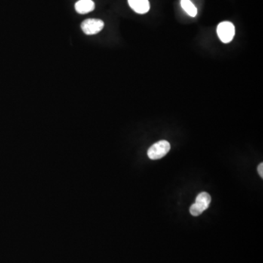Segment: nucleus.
Returning a JSON list of instances; mask_svg holds the SVG:
<instances>
[{
	"label": "nucleus",
	"mask_w": 263,
	"mask_h": 263,
	"mask_svg": "<svg viewBox=\"0 0 263 263\" xmlns=\"http://www.w3.org/2000/svg\"><path fill=\"white\" fill-rule=\"evenodd\" d=\"M212 201L210 194L207 192H201L195 199V203L191 205L190 212L192 216H197L208 209Z\"/></svg>",
	"instance_id": "obj_1"
},
{
	"label": "nucleus",
	"mask_w": 263,
	"mask_h": 263,
	"mask_svg": "<svg viewBox=\"0 0 263 263\" xmlns=\"http://www.w3.org/2000/svg\"><path fill=\"white\" fill-rule=\"evenodd\" d=\"M170 150V144L167 141H160L153 144L148 150V157L156 160L164 157Z\"/></svg>",
	"instance_id": "obj_2"
},
{
	"label": "nucleus",
	"mask_w": 263,
	"mask_h": 263,
	"mask_svg": "<svg viewBox=\"0 0 263 263\" xmlns=\"http://www.w3.org/2000/svg\"><path fill=\"white\" fill-rule=\"evenodd\" d=\"M234 25L230 22H223L217 26L218 37L224 44H229L233 41L235 36Z\"/></svg>",
	"instance_id": "obj_3"
},
{
	"label": "nucleus",
	"mask_w": 263,
	"mask_h": 263,
	"mask_svg": "<svg viewBox=\"0 0 263 263\" xmlns=\"http://www.w3.org/2000/svg\"><path fill=\"white\" fill-rule=\"evenodd\" d=\"M104 22L100 19H89L81 24V29L87 35H96L102 30Z\"/></svg>",
	"instance_id": "obj_4"
},
{
	"label": "nucleus",
	"mask_w": 263,
	"mask_h": 263,
	"mask_svg": "<svg viewBox=\"0 0 263 263\" xmlns=\"http://www.w3.org/2000/svg\"><path fill=\"white\" fill-rule=\"evenodd\" d=\"M129 5L137 13L145 14L150 10L148 0H128Z\"/></svg>",
	"instance_id": "obj_5"
},
{
	"label": "nucleus",
	"mask_w": 263,
	"mask_h": 263,
	"mask_svg": "<svg viewBox=\"0 0 263 263\" xmlns=\"http://www.w3.org/2000/svg\"><path fill=\"white\" fill-rule=\"evenodd\" d=\"M75 10L80 14H87L93 11L95 4L92 0H79L75 4Z\"/></svg>",
	"instance_id": "obj_6"
},
{
	"label": "nucleus",
	"mask_w": 263,
	"mask_h": 263,
	"mask_svg": "<svg viewBox=\"0 0 263 263\" xmlns=\"http://www.w3.org/2000/svg\"><path fill=\"white\" fill-rule=\"evenodd\" d=\"M181 5L189 16L191 17H195L197 16V7L191 2V0H181Z\"/></svg>",
	"instance_id": "obj_7"
},
{
	"label": "nucleus",
	"mask_w": 263,
	"mask_h": 263,
	"mask_svg": "<svg viewBox=\"0 0 263 263\" xmlns=\"http://www.w3.org/2000/svg\"><path fill=\"white\" fill-rule=\"evenodd\" d=\"M258 173H259V175H261V178H263V163H261V164L259 165V166H258Z\"/></svg>",
	"instance_id": "obj_8"
}]
</instances>
